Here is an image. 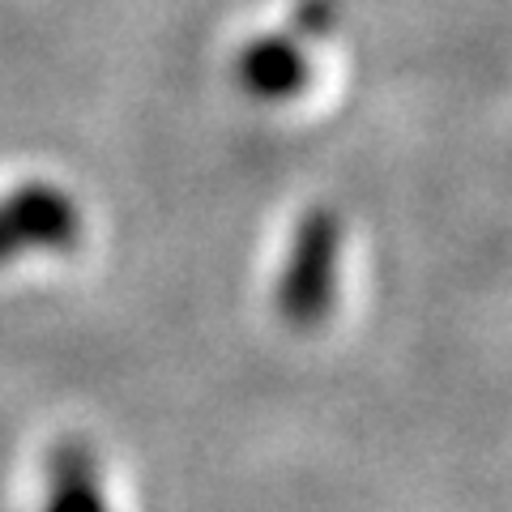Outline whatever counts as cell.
Returning a JSON list of instances; mask_svg holds the SVG:
<instances>
[{"instance_id": "obj_1", "label": "cell", "mask_w": 512, "mask_h": 512, "mask_svg": "<svg viewBox=\"0 0 512 512\" xmlns=\"http://www.w3.org/2000/svg\"><path fill=\"white\" fill-rule=\"evenodd\" d=\"M338 256H342V218L329 205H316L299 218L295 244L278 282V312L286 325L312 329L333 312L338 299Z\"/></svg>"}, {"instance_id": "obj_3", "label": "cell", "mask_w": 512, "mask_h": 512, "mask_svg": "<svg viewBox=\"0 0 512 512\" xmlns=\"http://www.w3.org/2000/svg\"><path fill=\"white\" fill-rule=\"evenodd\" d=\"M308 35L299 30H278V35H261L252 39L244 52L235 60V77L252 99H265V103H282L291 94L303 90L308 82Z\"/></svg>"}, {"instance_id": "obj_2", "label": "cell", "mask_w": 512, "mask_h": 512, "mask_svg": "<svg viewBox=\"0 0 512 512\" xmlns=\"http://www.w3.org/2000/svg\"><path fill=\"white\" fill-rule=\"evenodd\" d=\"M82 235L77 201L56 184H22L0 197V265L26 252H60Z\"/></svg>"}, {"instance_id": "obj_4", "label": "cell", "mask_w": 512, "mask_h": 512, "mask_svg": "<svg viewBox=\"0 0 512 512\" xmlns=\"http://www.w3.org/2000/svg\"><path fill=\"white\" fill-rule=\"evenodd\" d=\"M43 512H107L103 478L82 444H60L52 461V495Z\"/></svg>"}]
</instances>
